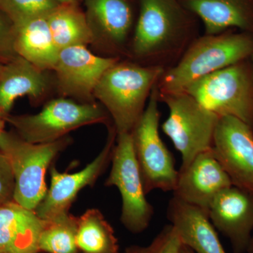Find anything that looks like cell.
<instances>
[{
	"label": "cell",
	"instance_id": "6da1fadb",
	"mask_svg": "<svg viewBox=\"0 0 253 253\" xmlns=\"http://www.w3.org/2000/svg\"><path fill=\"white\" fill-rule=\"evenodd\" d=\"M139 12L131 39L134 59L161 66L183 54L192 42L191 13L179 0H139ZM166 69V68H165Z\"/></svg>",
	"mask_w": 253,
	"mask_h": 253
},
{
	"label": "cell",
	"instance_id": "7a4b0ae2",
	"mask_svg": "<svg viewBox=\"0 0 253 253\" xmlns=\"http://www.w3.org/2000/svg\"><path fill=\"white\" fill-rule=\"evenodd\" d=\"M166 69L131 61H118L103 75L94 91L109 113L117 134L131 133Z\"/></svg>",
	"mask_w": 253,
	"mask_h": 253
},
{
	"label": "cell",
	"instance_id": "3957f363",
	"mask_svg": "<svg viewBox=\"0 0 253 253\" xmlns=\"http://www.w3.org/2000/svg\"><path fill=\"white\" fill-rule=\"evenodd\" d=\"M253 54V33L230 30L195 39L174 66L167 68L158 84L159 93L181 92L205 77L249 59Z\"/></svg>",
	"mask_w": 253,
	"mask_h": 253
},
{
	"label": "cell",
	"instance_id": "277c9868",
	"mask_svg": "<svg viewBox=\"0 0 253 253\" xmlns=\"http://www.w3.org/2000/svg\"><path fill=\"white\" fill-rule=\"evenodd\" d=\"M72 142L66 136L54 142L33 144L16 132L4 131L0 137V151L9 160L15 181L14 201L36 211L47 191L46 174L58 155Z\"/></svg>",
	"mask_w": 253,
	"mask_h": 253
},
{
	"label": "cell",
	"instance_id": "5b68a950",
	"mask_svg": "<svg viewBox=\"0 0 253 253\" xmlns=\"http://www.w3.org/2000/svg\"><path fill=\"white\" fill-rule=\"evenodd\" d=\"M109 113L97 103L66 97L51 100L36 114H7L6 123L23 140L33 144L54 142L78 128L94 124L109 126Z\"/></svg>",
	"mask_w": 253,
	"mask_h": 253
},
{
	"label": "cell",
	"instance_id": "8992f818",
	"mask_svg": "<svg viewBox=\"0 0 253 253\" xmlns=\"http://www.w3.org/2000/svg\"><path fill=\"white\" fill-rule=\"evenodd\" d=\"M249 59L200 78L183 91L219 118L232 116L251 126L253 121V68Z\"/></svg>",
	"mask_w": 253,
	"mask_h": 253
},
{
	"label": "cell",
	"instance_id": "52a82bcc",
	"mask_svg": "<svg viewBox=\"0 0 253 253\" xmlns=\"http://www.w3.org/2000/svg\"><path fill=\"white\" fill-rule=\"evenodd\" d=\"M159 101L157 84L151 92L142 116L131 132L133 149L146 194L155 190L174 192L179 176L175 160L160 135Z\"/></svg>",
	"mask_w": 253,
	"mask_h": 253
},
{
	"label": "cell",
	"instance_id": "ba28073f",
	"mask_svg": "<svg viewBox=\"0 0 253 253\" xmlns=\"http://www.w3.org/2000/svg\"><path fill=\"white\" fill-rule=\"evenodd\" d=\"M159 99L169 111L161 127L181 154V167H185L198 155L212 149L219 116L184 91L159 93Z\"/></svg>",
	"mask_w": 253,
	"mask_h": 253
},
{
	"label": "cell",
	"instance_id": "9c48e42d",
	"mask_svg": "<svg viewBox=\"0 0 253 253\" xmlns=\"http://www.w3.org/2000/svg\"><path fill=\"white\" fill-rule=\"evenodd\" d=\"M111 163L105 185L116 186L121 194L123 226L133 234H140L149 226L154 210L146 199L131 133L117 134Z\"/></svg>",
	"mask_w": 253,
	"mask_h": 253
},
{
	"label": "cell",
	"instance_id": "30bf717a",
	"mask_svg": "<svg viewBox=\"0 0 253 253\" xmlns=\"http://www.w3.org/2000/svg\"><path fill=\"white\" fill-rule=\"evenodd\" d=\"M107 139L104 148L98 156L79 172H59L54 166H51V184L45 196L36 212L41 219H49L69 212L70 208L77 198L80 191L86 186L94 185L99 176L104 172L112 159L113 149L116 142L117 132L114 126H108Z\"/></svg>",
	"mask_w": 253,
	"mask_h": 253
},
{
	"label": "cell",
	"instance_id": "8fae6325",
	"mask_svg": "<svg viewBox=\"0 0 253 253\" xmlns=\"http://www.w3.org/2000/svg\"><path fill=\"white\" fill-rule=\"evenodd\" d=\"M119 57L94 54L86 46L60 50L53 71L63 97L82 103H94L95 88L104 73L119 61Z\"/></svg>",
	"mask_w": 253,
	"mask_h": 253
},
{
	"label": "cell",
	"instance_id": "7c38bea8",
	"mask_svg": "<svg viewBox=\"0 0 253 253\" xmlns=\"http://www.w3.org/2000/svg\"><path fill=\"white\" fill-rule=\"evenodd\" d=\"M212 151L233 185L253 194V133L251 126L232 116L219 118Z\"/></svg>",
	"mask_w": 253,
	"mask_h": 253
},
{
	"label": "cell",
	"instance_id": "4fadbf2b",
	"mask_svg": "<svg viewBox=\"0 0 253 253\" xmlns=\"http://www.w3.org/2000/svg\"><path fill=\"white\" fill-rule=\"evenodd\" d=\"M216 230L229 239L234 253H247L253 234V194L234 185L221 191L208 208Z\"/></svg>",
	"mask_w": 253,
	"mask_h": 253
},
{
	"label": "cell",
	"instance_id": "5bb4252c",
	"mask_svg": "<svg viewBox=\"0 0 253 253\" xmlns=\"http://www.w3.org/2000/svg\"><path fill=\"white\" fill-rule=\"evenodd\" d=\"M232 185L212 149L198 155L185 167H181L173 195L208 213L216 196Z\"/></svg>",
	"mask_w": 253,
	"mask_h": 253
},
{
	"label": "cell",
	"instance_id": "9a60e30c",
	"mask_svg": "<svg viewBox=\"0 0 253 253\" xmlns=\"http://www.w3.org/2000/svg\"><path fill=\"white\" fill-rule=\"evenodd\" d=\"M96 45L111 54L123 52L134 27L131 0H82Z\"/></svg>",
	"mask_w": 253,
	"mask_h": 253
},
{
	"label": "cell",
	"instance_id": "2e32d148",
	"mask_svg": "<svg viewBox=\"0 0 253 253\" xmlns=\"http://www.w3.org/2000/svg\"><path fill=\"white\" fill-rule=\"evenodd\" d=\"M167 216L183 246L195 253H226L204 210L173 195L168 204Z\"/></svg>",
	"mask_w": 253,
	"mask_h": 253
},
{
	"label": "cell",
	"instance_id": "e0dca14e",
	"mask_svg": "<svg viewBox=\"0 0 253 253\" xmlns=\"http://www.w3.org/2000/svg\"><path fill=\"white\" fill-rule=\"evenodd\" d=\"M204 23L205 35L230 30L253 33V0H179Z\"/></svg>",
	"mask_w": 253,
	"mask_h": 253
},
{
	"label": "cell",
	"instance_id": "ac0fdd59",
	"mask_svg": "<svg viewBox=\"0 0 253 253\" xmlns=\"http://www.w3.org/2000/svg\"><path fill=\"white\" fill-rule=\"evenodd\" d=\"M46 72L18 55L5 63L0 74V111L9 114L15 101L23 96L42 101L49 88Z\"/></svg>",
	"mask_w": 253,
	"mask_h": 253
},
{
	"label": "cell",
	"instance_id": "d6986e66",
	"mask_svg": "<svg viewBox=\"0 0 253 253\" xmlns=\"http://www.w3.org/2000/svg\"><path fill=\"white\" fill-rule=\"evenodd\" d=\"M44 220L14 200L0 205V249L4 253H38Z\"/></svg>",
	"mask_w": 253,
	"mask_h": 253
},
{
	"label": "cell",
	"instance_id": "ffe728a7",
	"mask_svg": "<svg viewBox=\"0 0 253 253\" xmlns=\"http://www.w3.org/2000/svg\"><path fill=\"white\" fill-rule=\"evenodd\" d=\"M46 16L14 26L16 54L44 71H53L60 51L53 40Z\"/></svg>",
	"mask_w": 253,
	"mask_h": 253
},
{
	"label": "cell",
	"instance_id": "44dd1931",
	"mask_svg": "<svg viewBox=\"0 0 253 253\" xmlns=\"http://www.w3.org/2000/svg\"><path fill=\"white\" fill-rule=\"evenodd\" d=\"M58 49L93 44L94 37L79 3L59 4L46 16Z\"/></svg>",
	"mask_w": 253,
	"mask_h": 253
},
{
	"label": "cell",
	"instance_id": "7402d4cb",
	"mask_svg": "<svg viewBox=\"0 0 253 253\" xmlns=\"http://www.w3.org/2000/svg\"><path fill=\"white\" fill-rule=\"evenodd\" d=\"M76 244L83 253H120L112 226L96 208L78 217Z\"/></svg>",
	"mask_w": 253,
	"mask_h": 253
},
{
	"label": "cell",
	"instance_id": "603a6c76",
	"mask_svg": "<svg viewBox=\"0 0 253 253\" xmlns=\"http://www.w3.org/2000/svg\"><path fill=\"white\" fill-rule=\"evenodd\" d=\"M77 227L78 217L69 212L46 219L38 240V252L79 253Z\"/></svg>",
	"mask_w": 253,
	"mask_h": 253
},
{
	"label": "cell",
	"instance_id": "cb8c5ba5",
	"mask_svg": "<svg viewBox=\"0 0 253 253\" xmlns=\"http://www.w3.org/2000/svg\"><path fill=\"white\" fill-rule=\"evenodd\" d=\"M59 4L55 0H0V11L18 26L47 16Z\"/></svg>",
	"mask_w": 253,
	"mask_h": 253
},
{
	"label": "cell",
	"instance_id": "d4e9b609",
	"mask_svg": "<svg viewBox=\"0 0 253 253\" xmlns=\"http://www.w3.org/2000/svg\"><path fill=\"white\" fill-rule=\"evenodd\" d=\"M182 246L175 229L169 224L163 228L149 246H133L126 250L129 253H179Z\"/></svg>",
	"mask_w": 253,
	"mask_h": 253
},
{
	"label": "cell",
	"instance_id": "484cf974",
	"mask_svg": "<svg viewBox=\"0 0 253 253\" xmlns=\"http://www.w3.org/2000/svg\"><path fill=\"white\" fill-rule=\"evenodd\" d=\"M15 29L9 18L0 11V61L6 63L16 56L14 49Z\"/></svg>",
	"mask_w": 253,
	"mask_h": 253
},
{
	"label": "cell",
	"instance_id": "4316f807",
	"mask_svg": "<svg viewBox=\"0 0 253 253\" xmlns=\"http://www.w3.org/2000/svg\"><path fill=\"white\" fill-rule=\"evenodd\" d=\"M15 181L8 158L0 151V205L14 199Z\"/></svg>",
	"mask_w": 253,
	"mask_h": 253
},
{
	"label": "cell",
	"instance_id": "83f0119b",
	"mask_svg": "<svg viewBox=\"0 0 253 253\" xmlns=\"http://www.w3.org/2000/svg\"><path fill=\"white\" fill-rule=\"evenodd\" d=\"M6 115L7 114L0 111V137H1V134H2L5 131V125L6 124L5 117H6Z\"/></svg>",
	"mask_w": 253,
	"mask_h": 253
},
{
	"label": "cell",
	"instance_id": "f1b7e54d",
	"mask_svg": "<svg viewBox=\"0 0 253 253\" xmlns=\"http://www.w3.org/2000/svg\"><path fill=\"white\" fill-rule=\"evenodd\" d=\"M59 4H67V3H79L81 0H55Z\"/></svg>",
	"mask_w": 253,
	"mask_h": 253
},
{
	"label": "cell",
	"instance_id": "f546056e",
	"mask_svg": "<svg viewBox=\"0 0 253 253\" xmlns=\"http://www.w3.org/2000/svg\"><path fill=\"white\" fill-rule=\"evenodd\" d=\"M195 253L192 250L189 249V248L186 247L185 246H182L181 247L180 253Z\"/></svg>",
	"mask_w": 253,
	"mask_h": 253
},
{
	"label": "cell",
	"instance_id": "4dcf8cb0",
	"mask_svg": "<svg viewBox=\"0 0 253 253\" xmlns=\"http://www.w3.org/2000/svg\"><path fill=\"white\" fill-rule=\"evenodd\" d=\"M4 63L0 61V74H1V71H2L3 67H4Z\"/></svg>",
	"mask_w": 253,
	"mask_h": 253
},
{
	"label": "cell",
	"instance_id": "1f68e13d",
	"mask_svg": "<svg viewBox=\"0 0 253 253\" xmlns=\"http://www.w3.org/2000/svg\"><path fill=\"white\" fill-rule=\"evenodd\" d=\"M246 253H253V247H249Z\"/></svg>",
	"mask_w": 253,
	"mask_h": 253
},
{
	"label": "cell",
	"instance_id": "d6a6232c",
	"mask_svg": "<svg viewBox=\"0 0 253 253\" xmlns=\"http://www.w3.org/2000/svg\"><path fill=\"white\" fill-rule=\"evenodd\" d=\"M249 247H253V234L252 236V239H251V243H250Z\"/></svg>",
	"mask_w": 253,
	"mask_h": 253
},
{
	"label": "cell",
	"instance_id": "836d02e7",
	"mask_svg": "<svg viewBox=\"0 0 253 253\" xmlns=\"http://www.w3.org/2000/svg\"><path fill=\"white\" fill-rule=\"evenodd\" d=\"M251 129H252V131H253V121L252 123H251Z\"/></svg>",
	"mask_w": 253,
	"mask_h": 253
},
{
	"label": "cell",
	"instance_id": "e575fe53",
	"mask_svg": "<svg viewBox=\"0 0 253 253\" xmlns=\"http://www.w3.org/2000/svg\"><path fill=\"white\" fill-rule=\"evenodd\" d=\"M251 58H252V61H251V62H252L253 68V54L252 55V56H251Z\"/></svg>",
	"mask_w": 253,
	"mask_h": 253
},
{
	"label": "cell",
	"instance_id": "d590c367",
	"mask_svg": "<svg viewBox=\"0 0 253 253\" xmlns=\"http://www.w3.org/2000/svg\"><path fill=\"white\" fill-rule=\"evenodd\" d=\"M0 253H4V252H3L2 251H1V249H0Z\"/></svg>",
	"mask_w": 253,
	"mask_h": 253
},
{
	"label": "cell",
	"instance_id": "8d00e7d4",
	"mask_svg": "<svg viewBox=\"0 0 253 253\" xmlns=\"http://www.w3.org/2000/svg\"><path fill=\"white\" fill-rule=\"evenodd\" d=\"M123 253H129V252H128L127 250H126V252Z\"/></svg>",
	"mask_w": 253,
	"mask_h": 253
},
{
	"label": "cell",
	"instance_id": "74e56055",
	"mask_svg": "<svg viewBox=\"0 0 253 253\" xmlns=\"http://www.w3.org/2000/svg\"><path fill=\"white\" fill-rule=\"evenodd\" d=\"M44 253L38 252V253Z\"/></svg>",
	"mask_w": 253,
	"mask_h": 253
}]
</instances>
